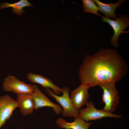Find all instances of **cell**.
Segmentation results:
<instances>
[{
    "instance_id": "1",
    "label": "cell",
    "mask_w": 129,
    "mask_h": 129,
    "mask_svg": "<svg viewBox=\"0 0 129 129\" xmlns=\"http://www.w3.org/2000/svg\"><path fill=\"white\" fill-rule=\"evenodd\" d=\"M128 66L114 49H102L87 55L82 61L79 76L81 83L89 88L104 84L115 83L126 74Z\"/></svg>"
},
{
    "instance_id": "2",
    "label": "cell",
    "mask_w": 129,
    "mask_h": 129,
    "mask_svg": "<svg viewBox=\"0 0 129 129\" xmlns=\"http://www.w3.org/2000/svg\"><path fill=\"white\" fill-rule=\"evenodd\" d=\"M48 94L54 98L62 108L61 112L64 117H68L74 118L78 117L79 109L73 104L70 96V89L67 86L62 88V94L60 96L56 94L49 88L45 89Z\"/></svg>"
},
{
    "instance_id": "3",
    "label": "cell",
    "mask_w": 129,
    "mask_h": 129,
    "mask_svg": "<svg viewBox=\"0 0 129 129\" xmlns=\"http://www.w3.org/2000/svg\"><path fill=\"white\" fill-rule=\"evenodd\" d=\"M115 84L109 83L100 86L103 90L102 101L105 104L102 110L110 113L114 111L119 103V98Z\"/></svg>"
},
{
    "instance_id": "4",
    "label": "cell",
    "mask_w": 129,
    "mask_h": 129,
    "mask_svg": "<svg viewBox=\"0 0 129 129\" xmlns=\"http://www.w3.org/2000/svg\"><path fill=\"white\" fill-rule=\"evenodd\" d=\"M101 16V20L108 23L113 30L114 34L111 38L110 42L112 45L114 47H117L118 45V40L120 35L122 33H129V31H124L129 26L128 17L125 15H119L118 17L114 20L102 16Z\"/></svg>"
},
{
    "instance_id": "5",
    "label": "cell",
    "mask_w": 129,
    "mask_h": 129,
    "mask_svg": "<svg viewBox=\"0 0 129 129\" xmlns=\"http://www.w3.org/2000/svg\"><path fill=\"white\" fill-rule=\"evenodd\" d=\"M2 87L5 91L12 92L16 94H32L33 91V85L26 83L12 75L5 78Z\"/></svg>"
},
{
    "instance_id": "6",
    "label": "cell",
    "mask_w": 129,
    "mask_h": 129,
    "mask_svg": "<svg viewBox=\"0 0 129 129\" xmlns=\"http://www.w3.org/2000/svg\"><path fill=\"white\" fill-rule=\"evenodd\" d=\"M84 108L79 110L78 117L86 121L96 120L107 117L120 118L122 116L99 110L95 108L94 103L91 101L88 102Z\"/></svg>"
},
{
    "instance_id": "7",
    "label": "cell",
    "mask_w": 129,
    "mask_h": 129,
    "mask_svg": "<svg viewBox=\"0 0 129 129\" xmlns=\"http://www.w3.org/2000/svg\"><path fill=\"white\" fill-rule=\"evenodd\" d=\"M18 107L16 100L8 95L0 96V129Z\"/></svg>"
},
{
    "instance_id": "8",
    "label": "cell",
    "mask_w": 129,
    "mask_h": 129,
    "mask_svg": "<svg viewBox=\"0 0 129 129\" xmlns=\"http://www.w3.org/2000/svg\"><path fill=\"white\" fill-rule=\"evenodd\" d=\"M35 103V109L44 107L52 108L57 115L61 113L62 109L60 106L55 104L43 93L36 85H33V91L32 94Z\"/></svg>"
},
{
    "instance_id": "9",
    "label": "cell",
    "mask_w": 129,
    "mask_h": 129,
    "mask_svg": "<svg viewBox=\"0 0 129 129\" xmlns=\"http://www.w3.org/2000/svg\"><path fill=\"white\" fill-rule=\"evenodd\" d=\"M89 88L85 84L81 83L78 87L71 91L70 99L74 106L79 109L86 105L89 98Z\"/></svg>"
},
{
    "instance_id": "10",
    "label": "cell",
    "mask_w": 129,
    "mask_h": 129,
    "mask_svg": "<svg viewBox=\"0 0 129 129\" xmlns=\"http://www.w3.org/2000/svg\"><path fill=\"white\" fill-rule=\"evenodd\" d=\"M16 100L21 113L23 115L26 116L33 113L35 106L32 94H17Z\"/></svg>"
},
{
    "instance_id": "11",
    "label": "cell",
    "mask_w": 129,
    "mask_h": 129,
    "mask_svg": "<svg viewBox=\"0 0 129 129\" xmlns=\"http://www.w3.org/2000/svg\"><path fill=\"white\" fill-rule=\"evenodd\" d=\"M27 77L31 82L39 84L45 89L50 88L56 94L62 92V88L55 85L50 79L41 75L29 73L27 74Z\"/></svg>"
},
{
    "instance_id": "12",
    "label": "cell",
    "mask_w": 129,
    "mask_h": 129,
    "mask_svg": "<svg viewBox=\"0 0 129 129\" xmlns=\"http://www.w3.org/2000/svg\"><path fill=\"white\" fill-rule=\"evenodd\" d=\"M58 126L65 129H89L92 122H87L78 117L75 118L73 121L68 122L61 117L58 118L56 121Z\"/></svg>"
},
{
    "instance_id": "13",
    "label": "cell",
    "mask_w": 129,
    "mask_h": 129,
    "mask_svg": "<svg viewBox=\"0 0 129 129\" xmlns=\"http://www.w3.org/2000/svg\"><path fill=\"white\" fill-rule=\"evenodd\" d=\"M93 0L97 5L99 11L103 14L106 17L115 19L117 18L115 13L116 9L126 1L119 0L116 3L106 4L102 3L99 0Z\"/></svg>"
},
{
    "instance_id": "14",
    "label": "cell",
    "mask_w": 129,
    "mask_h": 129,
    "mask_svg": "<svg viewBox=\"0 0 129 129\" xmlns=\"http://www.w3.org/2000/svg\"><path fill=\"white\" fill-rule=\"evenodd\" d=\"M27 0H21L13 3H10L5 2L0 4V9L11 7L12 9V11L14 12L17 15L21 16L23 13H25V11L23 10L24 8L27 6L34 7Z\"/></svg>"
},
{
    "instance_id": "15",
    "label": "cell",
    "mask_w": 129,
    "mask_h": 129,
    "mask_svg": "<svg viewBox=\"0 0 129 129\" xmlns=\"http://www.w3.org/2000/svg\"><path fill=\"white\" fill-rule=\"evenodd\" d=\"M83 7L84 12L90 13L96 15L102 16L99 14L98 7L94 0H82Z\"/></svg>"
}]
</instances>
